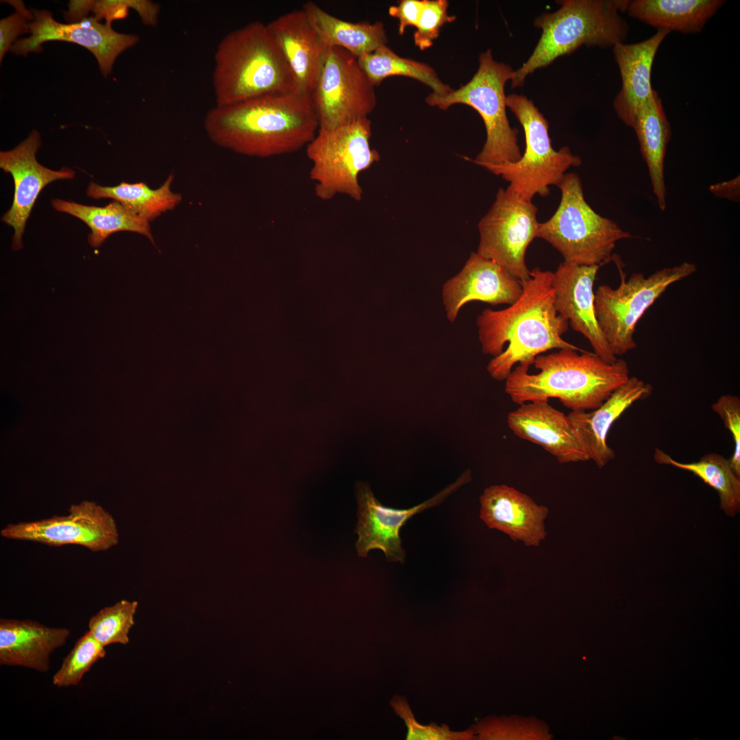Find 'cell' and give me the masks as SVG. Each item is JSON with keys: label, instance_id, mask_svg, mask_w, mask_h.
Wrapping results in <instances>:
<instances>
[{"label": "cell", "instance_id": "6da1fadb", "mask_svg": "<svg viewBox=\"0 0 740 740\" xmlns=\"http://www.w3.org/2000/svg\"><path fill=\"white\" fill-rule=\"evenodd\" d=\"M553 272L539 267L521 282L522 293L501 310H484L476 324L482 350L493 356L486 366L492 378L505 380L513 367H530L539 355L551 349L584 351L563 338L569 321L554 305Z\"/></svg>", "mask_w": 740, "mask_h": 740}, {"label": "cell", "instance_id": "7a4b0ae2", "mask_svg": "<svg viewBox=\"0 0 740 740\" xmlns=\"http://www.w3.org/2000/svg\"><path fill=\"white\" fill-rule=\"evenodd\" d=\"M204 125L218 146L260 158L297 151L306 147L319 130L310 95L298 92L215 105L206 113Z\"/></svg>", "mask_w": 740, "mask_h": 740}, {"label": "cell", "instance_id": "3957f363", "mask_svg": "<svg viewBox=\"0 0 740 740\" xmlns=\"http://www.w3.org/2000/svg\"><path fill=\"white\" fill-rule=\"evenodd\" d=\"M533 365L537 373L518 365L505 380V392L518 405L557 398L571 411H591L630 378L623 359L608 363L594 353L571 349L539 355Z\"/></svg>", "mask_w": 740, "mask_h": 740}, {"label": "cell", "instance_id": "277c9868", "mask_svg": "<svg viewBox=\"0 0 740 740\" xmlns=\"http://www.w3.org/2000/svg\"><path fill=\"white\" fill-rule=\"evenodd\" d=\"M214 60L216 106L267 94L298 92L284 56L267 25L261 22H251L225 35Z\"/></svg>", "mask_w": 740, "mask_h": 740}, {"label": "cell", "instance_id": "5b68a950", "mask_svg": "<svg viewBox=\"0 0 740 740\" xmlns=\"http://www.w3.org/2000/svg\"><path fill=\"white\" fill-rule=\"evenodd\" d=\"M627 0H558V10L544 12L533 22L541 34L532 54L515 70L512 88L523 86L526 77L546 67L558 58L569 55L582 46L613 48L624 42L630 28L619 12Z\"/></svg>", "mask_w": 740, "mask_h": 740}, {"label": "cell", "instance_id": "8992f818", "mask_svg": "<svg viewBox=\"0 0 740 740\" xmlns=\"http://www.w3.org/2000/svg\"><path fill=\"white\" fill-rule=\"evenodd\" d=\"M557 186L559 205L548 220L539 223L536 238L550 243L567 262L601 266L611 260L617 243L632 235L589 206L578 174L566 173Z\"/></svg>", "mask_w": 740, "mask_h": 740}, {"label": "cell", "instance_id": "52a82bcc", "mask_svg": "<svg viewBox=\"0 0 740 740\" xmlns=\"http://www.w3.org/2000/svg\"><path fill=\"white\" fill-rule=\"evenodd\" d=\"M478 61L476 73L466 84L443 96L430 93L426 102L443 110L454 104H465L479 113L486 129V141L475 159H465L480 166L515 162L522 156L519 130L511 127L508 119L504 90L515 70L508 64L496 61L491 49L482 52Z\"/></svg>", "mask_w": 740, "mask_h": 740}, {"label": "cell", "instance_id": "ba28073f", "mask_svg": "<svg viewBox=\"0 0 740 740\" xmlns=\"http://www.w3.org/2000/svg\"><path fill=\"white\" fill-rule=\"evenodd\" d=\"M506 103L523 129L525 151L515 162L481 166L507 181L508 192L532 201L536 195H548L549 186H558L567 170L580 166L582 160L567 146L558 150L553 148L547 120L526 96L510 94Z\"/></svg>", "mask_w": 740, "mask_h": 740}, {"label": "cell", "instance_id": "9c48e42d", "mask_svg": "<svg viewBox=\"0 0 740 740\" xmlns=\"http://www.w3.org/2000/svg\"><path fill=\"white\" fill-rule=\"evenodd\" d=\"M620 275L617 288L600 286L595 294V310L600 330L613 354L617 357L634 349L636 325L645 311L674 283L696 271L693 263L663 268L645 277L632 273L628 280L615 257Z\"/></svg>", "mask_w": 740, "mask_h": 740}, {"label": "cell", "instance_id": "30bf717a", "mask_svg": "<svg viewBox=\"0 0 740 740\" xmlns=\"http://www.w3.org/2000/svg\"><path fill=\"white\" fill-rule=\"evenodd\" d=\"M371 123L367 118L331 130H318L306 145L312 163L310 177L314 182L316 196L332 199L338 194L356 201L362 197L359 174L380 160L379 152L370 146Z\"/></svg>", "mask_w": 740, "mask_h": 740}, {"label": "cell", "instance_id": "8fae6325", "mask_svg": "<svg viewBox=\"0 0 740 740\" xmlns=\"http://www.w3.org/2000/svg\"><path fill=\"white\" fill-rule=\"evenodd\" d=\"M319 130H331L366 118L375 108V86L347 50L329 48L310 94Z\"/></svg>", "mask_w": 740, "mask_h": 740}, {"label": "cell", "instance_id": "7c38bea8", "mask_svg": "<svg viewBox=\"0 0 740 740\" xmlns=\"http://www.w3.org/2000/svg\"><path fill=\"white\" fill-rule=\"evenodd\" d=\"M538 208L500 188L486 214L480 220L477 253L506 270L521 282L530 277L526 250L536 238Z\"/></svg>", "mask_w": 740, "mask_h": 740}, {"label": "cell", "instance_id": "4fadbf2b", "mask_svg": "<svg viewBox=\"0 0 740 740\" xmlns=\"http://www.w3.org/2000/svg\"><path fill=\"white\" fill-rule=\"evenodd\" d=\"M1 536L51 546L78 545L92 552L109 550L119 543V534L113 516L93 502L72 505L69 514L34 521L12 523L1 530Z\"/></svg>", "mask_w": 740, "mask_h": 740}, {"label": "cell", "instance_id": "5bb4252c", "mask_svg": "<svg viewBox=\"0 0 740 740\" xmlns=\"http://www.w3.org/2000/svg\"><path fill=\"white\" fill-rule=\"evenodd\" d=\"M34 19L29 23L30 36L17 40L10 51L27 56L29 52L39 53L47 41L71 42L88 49L96 58L104 77L110 74L116 58L139 40L135 34L114 30L111 23H101L94 16L74 23H62L55 20L47 10L32 9Z\"/></svg>", "mask_w": 740, "mask_h": 740}, {"label": "cell", "instance_id": "9a60e30c", "mask_svg": "<svg viewBox=\"0 0 740 740\" xmlns=\"http://www.w3.org/2000/svg\"><path fill=\"white\" fill-rule=\"evenodd\" d=\"M471 480V471L466 470L454 482L430 499L406 509L384 506L375 498L367 484L358 483L356 526L358 539L355 545L358 555L367 557L370 550L378 549L384 552L388 561L404 563L406 552L399 534L402 527L415 515L441 504Z\"/></svg>", "mask_w": 740, "mask_h": 740}, {"label": "cell", "instance_id": "2e32d148", "mask_svg": "<svg viewBox=\"0 0 740 740\" xmlns=\"http://www.w3.org/2000/svg\"><path fill=\"white\" fill-rule=\"evenodd\" d=\"M40 146L41 136L34 130L13 149L0 152V168L11 174L14 182L12 204L1 218L3 223L14 228L12 248L14 251L23 247L26 222L42 190L53 181L75 177L71 168L55 171L40 164L36 154Z\"/></svg>", "mask_w": 740, "mask_h": 740}, {"label": "cell", "instance_id": "e0dca14e", "mask_svg": "<svg viewBox=\"0 0 740 740\" xmlns=\"http://www.w3.org/2000/svg\"><path fill=\"white\" fill-rule=\"evenodd\" d=\"M600 265L563 262L553 272L554 305L574 330L590 343L594 354L608 363L617 359L599 326L595 310L593 284Z\"/></svg>", "mask_w": 740, "mask_h": 740}, {"label": "cell", "instance_id": "ac0fdd59", "mask_svg": "<svg viewBox=\"0 0 740 740\" xmlns=\"http://www.w3.org/2000/svg\"><path fill=\"white\" fill-rule=\"evenodd\" d=\"M521 293L519 280L495 262L471 252L462 270L444 284L442 297L447 317L453 323L469 301L511 305Z\"/></svg>", "mask_w": 740, "mask_h": 740}, {"label": "cell", "instance_id": "d6986e66", "mask_svg": "<svg viewBox=\"0 0 740 740\" xmlns=\"http://www.w3.org/2000/svg\"><path fill=\"white\" fill-rule=\"evenodd\" d=\"M267 27L293 74L298 92L310 95L330 47L302 8L280 15Z\"/></svg>", "mask_w": 740, "mask_h": 740}, {"label": "cell", "instance_id": "ffe728a7", "mask_svg": "<svg viewBox=\"0 0 740 740\" xmlns=\"http://www.w3.org/2000/svg\"><path fill=\"white\" fill-rule=\"evenodd\" d=\"M480 502V517L489 528L528 547H538L545 539L549 508L527 494L506 484H495L483 491Z\"/></svg>", "mask_w": 740, "mask_h": 740}, {"label": "cell", "instance_id": "44dd1931", "mask_svg": "<svg viewBox=\"0 0 740 740\" xmlns=\"http://www.w3.org/2000/svg\"><path fill=\"white\" fill-rule=\"evenodd\" d=\"M507 423L516 436L541 446L560 463L590 460L567 415L554 408L549 400L519 404L508 413Z\"/></svg>", "mask_w": 740, "mask_h": 740}, {"label": "cell", "instance_id": "7402d4cb", "mask_svg": "<svg viewBox=\"0 0 740 740\" xmlns=\"http://www.w3.org/2000/svg\"><path fill=\"white\" fill-rule=\"evenodd\" d=\"M652 392L650 384L637 377H630L599 408L591 411H571L567 415L589 459L599 468L615 458L606 441L613 424L631 405L648 397Z\"/></svg>", "mask_w": 740, "mask_h": 740}, {"label": "cell", "instance_id": "603a6c76", "mask_svg": "<svg viewBox=\"0 0 740 740\" xmlns=\"http://www.w3.org/2000/svg\"><path fill=\"white\" fill-rule=\"evenodd\" d=\"M670 32L658 29L641 42L616 44L613 47L621 87L613 101L614 110L625 125L632 127L639 109L652 96L651 73L657 51Z\"/></svg>", "mask_w": 740, "mask_h": 740}, {"label": "cell", "instance_id": "cb8c5ba5", "mask_svg": "<svg viewBox=\"0 0 740 740\" xmlns=\"http://www.w3.org/2000/svg\"><path fill=\"white\" fill-rule=\"evenodd\" d=\"M70 634L68 628L36 621L1 618L0 665L47 672L50 655L66 643Z\"/></svg>", "mask_w": 740, "mask_h": 740}, {"label": "cell", "instance_id": "d4e9b609", "mask_svg": "<svg viewBox=\"0 0 740 740\" xmlns=\"http://www.w3.org/2000/svg\"><path fill=\"white\" fill-rule=\"evenodd\" d=\"M632 127L636 132L641 153L648 166L658 206L664 211L667 206L664 162L671 130L662 100L655 90L639 109Z\"/></svg>", "mask_w": 740, "mask_h": 740}, {"label": "cell", "instance_id": "484cf974", "mask_svg": "<svg viewBox=\"0 0 740 740\" xmlns=\"http://www.w3.org/2000/svg\"><path fill=\"white\" fill-rule=\"evenodd\" d=\"M723 0L629 1L628 15L658 29L682 34L700 32L725 4Z\"/></svg>", "mask_w": 740, "mask_h": 740}, {"label": "cell", "instance_id": "4316f807", "mask_svg": "<svg viewBox=\"0 0 740 740\" xmlns=\"http://www.w3.org/2000/svg\"><path fill=\"white\" fill-rule=\"evenodd\" d=\"M302 9L329 47L343 48L358 58L387 43L384 25L381 21L347 22L329 14L313 1L305 3Z\"/></svg>", "mask_w": 740, "mask_h": 740}, {"label": "cell", "instance_id": "83f0119b", "mask_svg": "<svg viewBox=\"0 0 740 740\" xmlns=\"http://www.w3.org/2000/svg\"><path fill=\"white\" fill-rule=\"evenodd\" d=\"M51 205L57 211L74 216L89 227L90 233L88 241L92 247H99L110 235L119 231L143 234L154 245L149 222L140 218L118 201H114L103 207H98L55 199L51 200Z\"/></svg>", "mask_w": 740, "mask_h": 740}, {"label": "cell", "instance_id": "f1b7e54d", "mask_svg": "<svg viewBox=\"0 0 740 740\" xmlns=\"http://www.w3.org/2000/svg\"><path fill=\"white\" fill-rule=\"evenodd\" d=\"M174 176L169 175L158 188L152 189L143 182H121L115 186H103L90 182L86 195L93 199L110 198L118 201L140 218L150 222L162 213L175 208L182 195L171 190Z\"/></svg>", "mask_w": 740, "mask_h": 740}, {"label": "cell", "instance_id": "f546056e", "mask_svg": "<svg viewBox=\"0 0 740 740\" xmlns=\"http://www.w3.org/2000/svg\"><path fill=\"white\" fill-rule=\"evenodd\" d=\"M654 460L659 464L670 465L693 473L704 483L717 491L720 508L728 516L733 517L740 510V476L732 469L728 460L722 455L711 453L693 463H680L674 460L663 451L656 449Z\"/></svg>", "mask_w": 740, "mask_h": 740}, {"label": "cell", "instance_id": "4dcf8cb0", "mask_svg": "<svg viewBox=\"0 0 740 740\" xmlns=\"http://www.w3.org/2000/svg\"><path fill=\"white\" fill-rule=\"evenodd\" d=\"M358 63L374 86L390 76L413 78L431 88L433 93L443 96L453 90L439 77L428 64L399 56L386 45L358 58Z\"/></svg>", "mask_w": 740, "mask_h": 740}, {"label": "cell", "instance_id": "1f68e13d", "mask_svg": "<svg viewBox=\"0 0 740 740\" xmlns=\"http://www.w3.org/2000/svg\"><path fill=\"white\" fill-rule=\"evenodd\" d=\"M138 605L136 601L121 600L104 607L90 619L88 631L104 647L113 643L126 645L130 641V631L135 624Z\"/></svg>", "mask_w": 740, "mask_h": 740}, {"label": "cell", "instance_id": "d6a6232c", "mask_svg": "<svg viewBox=\"0 0 740 740\" xmlns=\"http://www.w3.org/2000/svg\"><path fill=\"white\" fill-rule=\"evenodd\" d=\"M106 654L105 647L87 631L77 639L64 658L60 669L53 676V684L59 688L78 684L84 674L99 659L104 658Z\"/></svg>", "mask_w": 740, "mask_h": 740}, {"label": "cell", "instance_id": "836d02e7", "mask_svg": "<svg viewBox=\"0 0 740 740\" xmlns=\"http://www.w3.org/2000/svg\"><path fill=\"white\" fill-rule=\"evenodd\" d=\"M447 0H424V5L416 30L413 34L414 43L421 51L433 45L442 27L454 22L456 17L449 15Z\"/></svg>", "mask_w": 740, "mask_h": 740}, {"label": "cell", "instance_id": "e575fe53", "mask_svg": "<svg viewBox=\"0 0 740 740\" xmlns=\"http://www.w3.org/2000/svg\"><path fill=\"white\" fill-rule=\"evenodd\" d=\"M130 8L136 11L145 25H157L160 5L147 0L95 1L93 16L99 21L105 18L106 22L112 23L114 20L125 18Z\"/></svg>", "mask_w": 740, "mask_h": 740}, {"label": "cell", "instance_id": "d590c367", "mask_svg": "<svg viewBox=\"0 0 740 740\" xmlns=\"http://www.w3.org/2000/svg\"><path fill=\"white\" fill-rule=\"evenodd\" d=\"M391 704L407 726L408 740H462L469 739L473 737V732L470 730L453 732L447 726H424L419 724L406 700L401 698L393 699Z\"/></svg>", "mask_w": 740, "mask_h": 740}, {"label": "cell", "instance_id": "8d00e7d4", "mask_svg": "<svg viewBox=\"0 0 740 740\" xmlns=\"http://www.w3.org/2000/svg\"><path fill=\"white\" fill-rule=\"evenodd\" d=\"M711 408L732 435L735 448L728 461L735 473L740 476V399L734 395H723Z\"/></svg>", "mask_w": 740, "mask_h": 740}, {"label": "cell", "instance_id": "74e56055", "mask_svg": "<svg viewBox=\"0 0 740 740\" xmlns=\"http://www.w3.org/2000/svg\"><path fill=\"white\" fill-rule=\"evenodd\" d=\"M15 9L14 13L0 21V62L10 49L16 38L23 34H30L29 23L33 21L32 12L27 10L22 1H6Z\"/></svg>", "mask_w": 740, "mask_h": 740}, {"label": "cell", "instance_id": "f35d334b", "mask_svg": "<svg viewBox=\"0 0 740 740\" xmlns=\"http://www.w3.org/2000/svg\"><path fill=\"white\" fill-rule=\"evenodd\" d=\"M424 5V0H402L397 5L388 8L390 16L399 21L398 34H404L407 27H417Z\"/></svg>", "mask_w": 740, "mask_h": 740}, {"label": "cell", "instance_id": "ab89813d", "mask_svg": "<svg viewBox=\"0 0 740 740\" xmlns=\"http://www.w3.org/2000/svg\"><path fill=\"white\" fill-rule=\"evenodd\" d=\"M95 1L71 0L69 3V10L63 12V15L68 23H77L88 17V14L93 10Z\"/></svg>", "mask_w": 740, "mask_h": 740}, {"label": "cell", "instance_id": "60d3db41", "mask_svg": "<svg viewBox=\"0 0 740 740\" xmlns=\"http://www.w3.org/2000/svg\"><path fill=\"white\" fill-rule=\"evenodd\" d=\"M709 190L718 197L726 198L733 201H739V175L731 180L711 185L709 187Z\"/></svg>", "mask_w": 740, "mask_h": 740}]
</instances>
